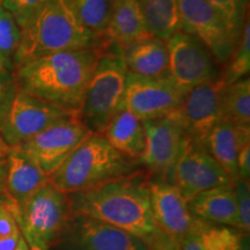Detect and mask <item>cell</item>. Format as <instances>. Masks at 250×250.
Masks as SVG:
<instances>
[{
    "label": "cell",
    "instance_id": "obj_1",
    "mask_svg": "<svg viewBox=\"0 0 250 250\" xmlns=\"http://www.w3.org/2000/svg\"><path fill=\"white\" fill-rule=\"evenodd\" d=\"M149 175L140 169L79 192L68 193L71 215H87L132 234L155 250L175 240L153 218L148 195Z\"/></svg>",
    "mask_w": 250,
    "mask_h": 250
},
{
    "label": "cell",
    "instance_id": "obj_2",
    "mask_svg": "<svg viewBox=\"0 0 250 250\" xmlns=\"http://www.w3.org/2000/svg\"><path fill=\"white\" fill-rule=\"evenodd\" d=\"M104 49L71 50L31 59L14 68L17 85L79 118L87 87Z\"/></svg>",
    "mask_w": 250,
    "mask_h": 250
},
{
    "label": "cell",
    "instance_id": "obj_3",
    "mask_svg": "<svg viewBox=\"0 0 250 250\" xmlns=\"http://www.w3.org/2000/svg\"><path fill=\"white\" fill-rule=\"evenodd\" d=\"M95 48L107 49L104 40L81 23L70 0H43L21 30L14 68L55 52Z\"/></svg>",
    "mask_w": 250,
    "mask_h": 250
},
{
    "label": "cell",
    "instance_id": "obj_4",
    "mask_svg": "<svg viewBox=\"0 0 250 250\" xmlns=\"http://www.w3.org/2000/svg\"><path fill=\"white\" fill-rule=\"evenodd\" d=\"M143 169L139 161L116 151L100 133H92L49 176L62 192L90 189Z\"/></svg>",
    "mask_w": 250,
    "mask_h": 250
},
{
    "label": "cell",
    "instance_id": "obj_5",
    "mask_svg": "<svg viewBox=\"0 0 250 250\" xmlns=\"http://www.w3.org/2000/svg\"><path fill=\"white\" fill-rule=\"evenodd\" d=\"M126 65L116 49L102 52L87 87L79 120L93 133L102 134L123 102L127 79Z\"/></svg>",
    "mask_w": 250,
    "mask_h": 250
},
{
    "label": "cell",
    "instance_id": "obj_6",
    "mask_svg": "<svg viewBox=\"0 0 250 250\" xmlns=\"http://www.w3.org/2000/svg\"><path fill=\"white\" fill-rule=\"evenodd\" d=\"M15 214L29 248L50 250L71 215L68 197L49 181Z\"/></svg>",
    "mask_w": 250,
    "mask_h": 250
},
{
    "label": "cell",
    "instance_id": "obj_7",
    "mask_svg": "<svg viewBox=\"0 0 250 250\" xmlns=\"http://www.w3.org/2000/svg\"><path fill=\"white\" fill-rule=\"evenodd\" d=\"M168 76L175 88L184 96L190 89L218 79L220 65L212 52L191 34L179 31L166 41Z\"/></svg>",
    "mask_w": 250,
    "mask_h": 250
},
{
    "label": "cell",
    "instance_id": "obj_8",
    "mask_svg": "<svg viewBox=\"0 0 250 250\" xmlns=\"http://www.w3.org/2000/svg\"><path fill=\"white\" fill-rule=\"evenodd\" d=\"M73 117L77 116L18 87L7 109L0 117V136L9 148H13L52 125Z\"/></svg>",
    "mask_w": 250,
    "mask_h": 250
},
{
    "label": "cell",
    "instance_id": "obj_9",
    "mask_svg": "<svg viewBox=\"0 0 250 250\" xmlns=\"http://www.w3.org/2000/svg\"><path fill=\"white\" fill-rule=\"evenodd\" d=\"M93 132L78 117L61 122L13 147L51 175Z\"/></svg>",
    "mask_w": 250,
    "mask_h": 250
},
{
    "label": "cell",
    "instance_id": "obj_10",
    "mask_svg": "<svg viewBox=\"0 0 250 250\" xmlns=\"http://www.w3.org/2000/svg\"><path fill=\"white\" fill-rule=\"evenodd\" d=\"M52 250H149L142 240L87 215H70ZM50 249V250H51Z\"/></svg>",
    "mask_w": 250,
    "mask_h": 250
},
{
    "label": "cell",
    "instance_id": "obj_11",
    "mask_svg": "<svg viewBox=\"0 0 250 250\" xmlns=\"http://www.w3.org/2000/svg\"><path fill=\"white\" fill-rule=\"evenodd\" d=\"M182 31L197 37L224 67L235 50L237 41L226 19L206 0H177Z\"/></svg>",
    "mask_w": 250,
    "mask_h": 250
},
{
    "label": "cell",
    "instance_id": "obj_12",
    "mask_svg": "<svg viewBox=\"0 0 250 250\" xmlns=\"http://www.w3.org/2000/svg\"><path fill=\"white\" fill-rule=\"evenodd\" d=\"M146 144L140 165L151 177L171 182V175L189 139L175 117L144 121Z\"/></svg>",
    "mask_w": 250,
    "mask_h": 250
},
{
    "label": "cell",
    "instance_id": "obj_13",
    "mask_svg": "<svg viewBox=\"0 0 250 250\" xmlns=\"http://www.w3.org/2000/svg\"><path fill=\"white\" fill-rule=\"evenodd\" d=\"M226 86L220 74L218 79L196 86L183 96L180 109L171 116L182 125L190 140L204 145L212 129L223 121L221 99Z\"/></svg>",
    "mask_w": 250,
    "mask_h": 250
},
{
    "label": "cell",
    "instance_id": "obj_14",
    "mask_svg": "<svg viewBox=\"0 0 250 250\" xmlns=\"http://www.w3.org/2000/svg\"><path fill=\"white\" fill-rule=\"evenodd\" d=\"M183 95L167 77L145 78L127 74L121 109H126L140 121L167 117L179 110Z\"/></svg>",
    "mask_w": 250,
    "mask_h": 250
},
{
    "label": "cell",
    "instance_id": "obj_15",
    "mask_svg": "<svg viewBox=\"0 0 250 250\" xmlns=\"http://www.w3.org/2000/svg\"><path fill=\"white\" fill-rule=\"evenodd\" d=\"M171 182L186 201L212 188L234 183L204 145L188 139L175 166Z\"/></svg>",
    "mask_w": 250,
    "mask_h": 250
},
{
    "label": "cell",
    "instance_id": "obj_16",
    "mask_svg": "<svg viewBox=\"0 0 250 250\" xmlns=\"http://www.w3.org/2000/svg\"><path fill=\"white\" fill-rule=\"evenodd\" d=\"M148 195L153 218L162 232L177 242L191 232L196 218L173 182L149 176Z\"/></svg>",
    "mask_w": 250,
    "mask_h": 250
},
{
    "label": "cell",
    "instance_id": "obj_17",
    "mask_svg": "<svg viewBox=\"0 0 250 250\" xmlns=\"http://www.w3.org/2000/svg\"><path fill=\"white\" fill-rule=\"evenodd\" d=\"M151 36L138 0H112L110 15L102 35L107 48L111 46L122 52L127 46Z\"/></svg>",
    "mask_w": 250,
    "mask_h": 250
},
{
    "label": "cell",
    "instance_id": "obj_18",
    "mask_svg": "<svg viewBox=\"0 0 250 250\" xmlns=\"http://www.w3.org/2000/svg\"><path fill=\"white\" fill-rule=\"evenodd\" d=\"M7 159V173H6L5 195L18 208L22 206L42 187L49 182V175L40 169L35 164L27 159L20 152L9 149Z\"/></svg>",
    "mask_w": 250,
    "mask_h": 250
},
{
    "label": "cell",
    "instance_id": "obj_19",
    "mask_svg": "<svg viewBox=\"0 0 250 250\" xmlns=\"http://www.w3.org/2000/svg\"><path fill=\"white\" fill-rule=\"evenodd\" d=\"M188 206L196 219L239 229L234 183L205 190L188 201Z\"/></svg>",
    "mask_w": 250,
    "mask_h": 250
},
{
    "label": "cell",
    "instance_id": "obj_20",
    "mask_svg": "<svg viewBox=\"0 0 250 250\" xmlns=\"http://www.w3.org/2000/svg\"><path fill=\"white\" fill-rule=\"evenodd\" d=\"M250 143V126H240L221 121L212 129L204 146L234 182L239 180L236 159L237 153Z\"/></svg>",
    "mask_w": 250,
    "mask_h": 250
},
{
    "label": "cell",
    "instance_id": "obj_21",
    "mask_svg": "<svg viewBox=\"0 0 250 250\" xmlns=\"http://www.w3.org/2000/svg\"><path fill=\"white\" fill-rule=\"evenodd\" d=\"M127 72L145 78L168 76V50L166 41L151 36L122 51Z\"/></svg>",
    "mask_w": 250,
    "mask_h": 250
},
{
    "label": "cell",
    "instance_id": "obj_22",
    "mask_svg": "<svg viewBox=\"0 0 250 250\" xmlns=\"http://www.w3.org/2000/svg\"><path fill=\"white\" fill-rule=\"evenodd\" d=\"M102 136L122 154L139 161L146 144L143 121L126 109H121L107 124Z\"/></svg>",
    "mask_w": 250,
    "mask_h": 250
},
{
    "label": "cell",
    "instance_id": "obj_23",
    "mask_svg": "<svg viewBox=\"0 0 250 250\" xmlns=\"http://www.w3.org/2000/svg\"><path fill=\"white\" fill-rule=\"evenodd\" d=\"M146 27L152 36L167 41L182 31L177 0H138Z\"/></svg>",
    "mask_w": 250,
    "mask_h": 250
},
{
    "label": "cell",
    "instance_id": "obj_24",
    "mask_svg": "<svg viewBox=\"0 0 250 250\" xmlns=\"http://www.w3.org/2000/svg\"><path fill=\"white\" fill-rule=\"evenodd\" d=\"M195 227L206 250H250L249 233L235 227L211 224L196 219Z\"/></svg>",
    "mask_w": 250,
    "mask_h": 250
},
{
    "label": "cell",
    "instance_id": "obj_25",
    "mask_svg": "<svg viewBox=\"0 0 250 250\" xmlns=\"http://www.w3.org/2000/svg\"><path fill=\"white\" fill-rule=\"evenodd\" d=\"M223 121L250 126V79L237 80L225 87L221 99Z\"/></svg>",
    "mask_w": 250,
    "mask_h": 250
},
{
    "label": "cell",
    "instance_id": "obj_26",
    "mask_svg": "<svg viewBox=\"0 0 250 250\" xmlns=\"http://www.w3.org/2000/svg\"><path fill=\"white\" fill-rule=\"evenodd\" d=\"M250 72V22L247 18L240 40L227 64L221 70V78L227 85L249 77Z\"/></svg>",
    "mask_w": 250,
    "mask_h": 250
},
{
    "label": "cell",
    "instance_id": "obj_27",
    "mask_svg": "<svg viewBox=\"0 0 250 250\" xmlns=\"http://www.w3.org/2000/svg\"><path fill=\"white\" fill-rule=\"evenodd\" d=\"M70 2L81 23L102 37L110 15L112 0H70Z\"/></svg>",
    "mask_w": 250,
    "mask_h": 250
},
{
    "label": "cell",
    "instance_id": "obj_28",
    "mask_svg": "<svg viewBox=\"0 0 250 250\" xmlns=\"http://www.w3.org/2000/svg\"><path fill=\"white\" fill-rule=\"evenodd\" d=\"M21 41V28L17 20L7 9L1 6L0 0V54L6 61L13 65L14 56L17 54Z\"/></svg>",
    "mask_w": 250,
    "mask_h": 250
},
{
    "label": "cell",
    "instance_id": "obj_29",
    "mask_svg": "<svg viewBox=\"0 0 250 250\" xmlns=\"http://www.w3.org/2000/svg\"><path fill=\"white\" fill-rule=\"evenodd\" d=\"M226 19L233 36L239 41L247 18H249V0H206Z\"/></svg>",
    "mask_w": 250,
    "mask_h": 250
},
{
    "label": "cell",
    "instance_id": "obj_30",
    "mask_svg": "<svg viewBox=\"0 0 250 250\" xmlns=\"http://www.w3.org/2000/svg\"><path fill=\"white\" fill-rule=\"evenodd\" d=\"M236 197V210L239 217V229L250 232V187L249 181L236 180L234 182Z\"/></svg>",
    "mask_w": 250,
    "mask_h": 250
},
{
    "label": "cell",
    "instance_id": "obj_31",
    "mask_svg": "<svg viewBox=\"0 0 250 250\" xmlns=\"http://www.w3.org/2000/svg\"><path fill=\"white\" fill-rule=\"evenodd\" d=\"M43 0H1V6L13 15L21 30Z\"/></svg>",
    "mask_w": 250,
    "mask_h": 250
},
{
    "label": "cell",
    "instance_id": "obj_32",
    "mask_svg": "<svg viewBox=\"0 0 250 250\" xmlns=\"http://www.w3.org/2000/svg\"><path fill=\"white\" fill-rule=\"evenodd\" d=\"M21 232L19 226L17 214H15V205L11 201L0 204V237L15 235Z\"/></svg>",
    "mask_w": 250,
    "mask_h": 250
},
{
    "label": "cell",
    "instance_id": "obj_33",
    "mask_svg": "<svg viewBox=\"0 0 250 250\" xmlns=\"http://www.w3.org/2000/svg\"><path fill=\"white\" fill-rule=\"evenodd\" d=\"M17 89L18 85L13 72L0 71V117L7 109Z\"/></svg>",
    "mask_w": 250,
    "mask_h": 250
},
{
    "label": "cell",
    "instance_id": "obj_34",
    "mask_svg": "<svg viewBox=\"0 0 250 250\" xmlns=\"http://www.w3.org/2000/svg\"><path fill=\"white\" fill-rule=\"evenodd\" d=\"M239 180L249 181L250 179V143L246 144L237 153L236 159Z\"/></svg>",
    "mask_w": 250,
    "mask_h": 250
},
{
    "label": "cell",
    "instance_id": "obj_35",
    "mask_svg": "<svg viewBox=\"0 0 250 250\" xmlns=\"http://www.w3.org/2000/svg\"><path fill=\"white\" fill-rule=\"evenodd\" d=\"M180 250H206L201 235L193 226L192 230L179 241Z\"/></svg>",
    "mask_w": 250,
    "mask_h": 250
},
{
    "label": "cell",
    "instance_id": "obj_36",
    "mask_svg": "<svg viewBox=\"0 0 250 250\" xmlns=\"http://www.w3.org/2000/svg\"><path fill=\"white\" fill-rule=\"evenodd\" d=\"M22 236V233L20 232L15 235L0 237V250H15Z\"/></svg>",
    "mask_w": 250,
    "mask_h": 250
},
{
    "label": "cell",
    "instance_id": "obj_37",
    "mask_svg": "<svg viewBox=\"0 0 250 250\" xmlns=\"http://www.w3.org/2000/svg\"><path fill=\"white\" fill-rule=\"evenodd\" d=\"M6 173H7V159L0 156V193H5Z\"/></svg>",
    "mask_w": 250,
    "mask_h": 250
},
{
    "label": "cell",
    "instance_id": "obj_38",
    "mask_svg": "<svg viewBox=\"0 0 250 250\" xmlns=\"http://www.w3.org/2000/svg\"><path fill=\"white\" fill-rule=\"evenodd\" d=\"M0 71L1 72H13L14 67L11 62L6 61V58L0 54Z\"/></svg>",
    "mask_w": 250,
    "mask_h": 250
},
{
    "label": "cell",
    "instance_id": "obj_39",
    "mask_svg": "<svg viewBox=\"0 0 250 250\" xmlns=\"http://www.w3.org/2000/svg\"><path fill=\"white\" fill-rule=\"evenodd\" d=\"M9 148L7 144L5 143V140L1 138V136H0V156H6L8 154L9 152Z\"/></svg>",
    "mask_w": 250,
    "mask_h": 250
},
{
    "label": "cell",
    "instance_id": "obj_40",
    "mask_svg": "<svg viewBox=\"0 0 250 250\" xmlns=\"http://www.w3.org/2000/svg\"><path fill=\"white\" fill-rule=\"evenodd\" d=\"M155 250H180V245L177 241H171L170 243H168L167 246L161 247V248Z\"/></svg>",
    "mask_w": 250,
    "mask_h": 250
},
{
    "label": "cell",
    "instance_id": "obj_41",
    "mask_svg": "<svg viewBox=\"0 0 250 250\" xmlns=\"http://www.w3.org/2000/svg\"><path fill=\"white\" fill-rule=\"evenodd\" d=\"M15 250H30L29 246H28L26 239H24L23 236H22V239L20 240V242H19V245L17 248H15Z\"/></svg>",
    "mask_w": 250,
    "mask_h": 250
},
{
    "label": "cell",
    "instance_id": "obj_42",
    "mask_svg": "<svg viewBox=\"0 0 250 250\" xmlns=\"http://www.w3.org/2000/svg\"><path fill=\"white\" fill-rule=\"evenodd\" d=\"M7 201H8L7 196H6L5 193H0V204H1V203H5V202H7Z\"/></svg>",
    "mask_w": 250,
    "mask_h": 250
},
{
    "label": "cell",
    "instance_id": "obj_43",
    "mask_svg": "<svg viewBox=\"0 0 250 250\" xmlns=\"http://www.w3.org/2000/svg\"><path fill=\"white\" fill-rule=\"evenodd\" d=\"M30 250H44V249H40V248H30Z\"/></svg>",
    "mask_w": 250,
    "mask_h": 250
}]
</instances>
